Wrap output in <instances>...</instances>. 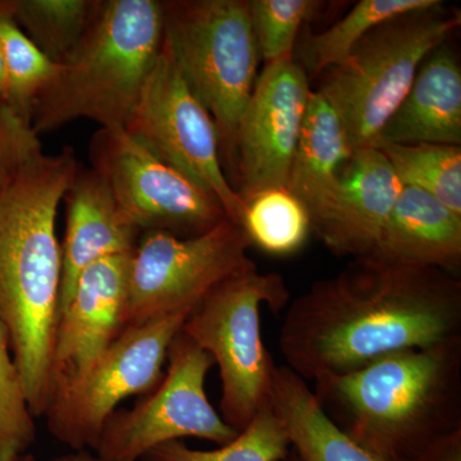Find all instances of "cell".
Listing matches in <instances>:
<instances>
[{
    "label": "cell",
    "instance_id": "cell-28",
    "mask_svg": "<svg viewBox=\"0 0 461 461\" xmlns=\"http://www.w3.org/2000/svg\"><path fill=\"white\" fill-rule=\"evenodd\" d=\"M35 438V418L12 357L7 330L0 320V461L26 454Z\"/></svg>",
    "mask_w": 461,
    "mask_h": 461
},
{
    "label": "cell",
    "instance_id": "cell-21",
    "mask_svg": "<svg viewBox=\"0 0 461 461\" xmlns=\"http://www.w3.org/2000/svg\"><path fill=\"white\" fill-rule=\"evenodd\" d=\"M441 0H362L326 32L305 36L300 47L303 69L317 76L348 57L375 27L411 12L436 7Z\"/></svg>",
    "mask_w": 461,
    "mask_h": 461
},
{
    "label": "cell",
    "instance_id": "cell-26",
    "mask_svg": "<svg viewBox=\"0 0 461 461\" xmlns=\"http://www.w3.org/2000/svg\"><path fill=\"white\" fill-rule=\"evenodd\" d=\"M0 50L7 99L30 120L33 103L53 80L59 65L45 56L17 25L11 14V2H0Z\"/></svg>",
    "mask_w": 461,
    "mask_h": 461
},
{
    "label": "cell",
    "instance_id": "cell-29",
    "mask_svg": "<svg viewBox=\"0 0 461 461\" xmlns=\"http://www.w3.org/2000/svg\"><path fill=\"white\" fill-rule=\"evenodd\" d=\"M41 154V142L32 121L0 96V196Z\"/></svg>",
    "mask_w": 461,
    "mask_h": 461
},
{
    "label": "cell",
    "instance_id": "cell-19",
    "mask_svg": "<svg viewBox=\"0 0 461 461\" xmlns=\"http://www.w3.org/2000/svg\"><path fill=\"white\" fill-rule=\"evenodd\" d=\"M353 153L338 112L320 91H313L287 182V189L311 215L312 226L330 205L342 167Z\"/></svg>",
    "mask_w": 461,
    "mask_h": 461
},
{
    "label": "cell",
    "instance_id": "cell-2",
    "mask_svg": "<svg viewBox=\"0 0 461 461\" xmlns=\"http://www.w3.org/2000/svg\"><path fill=\"white\" fill-rule=\"evenodd\" d=\"M80 169L75 151L33 159L0 196V320L33 418L50 399L62 253L58 208Z\"/></svg>",
    "mask_w": 461,
    "mask_h": 461
},
{
    "label": "cell",
    "instance_id": "cell-8",
    "mask_svg": "<svg viewBox=\"0 0 461 461\" xmlns=\"http://www.w3.org/2000/svg\"><path fill=\"white\" fill-rule=\"evenodd\" d=\"M191 312L126 327L80 377L54 391L44 412L50 435L72 450H94L121 402L159 384L169 345Z\"/></svg>",
    "mask_w": 461,
    "mask_h": 461
},
{
    "label": "cell",
    "instance_id": "cell-7",
    "mask_svg": "<svg viewBox=\"0 0 461 461\" xmlns=\"http://www.w3.org/2000/svg\"><path fill=\"white\" fill-rule=\"evenodd\" d=\"M290 302L281 275L251 264L212 290L182 324L181 333L220 369L221 417L238 432L268 402L277 366L264 345L260 309L278 314Z\"/></svg>",
    "mask_w": 461,
    "mask_h": 461
},
{
    "label": "cell",
    "instance_id": "cell-15",
    "mask_svg": "<svg viewBox=\"0 0 461 461\" xmlns=\"http://www.w3.org/2000/svg\"><path fill=\"white\" fill-rule=\"evenodd\" d=\"M387 158L375 147L354 151L338 189L312 232L338 257H372L402 191Z\"/></svg>",
    "mask_w": 461,
    "mask_h": 461
},
{
    "label": "cell",
    "instance_id": "cell-20",
    "mask_svg": "<svg viewBox=\"0 0 461 461\" xmlns=\"http://www.w3.org/2000/svg\"><path fill=\"white\" fill-rule=\"evenodd\" d=\"M268 403L300 461H388L339 429L321 408L308 382L286 366H276Z\"/></svg>",
    "mask_w": 461,
    "mask_h": 461
},
{
    "label": "cell",
    "instance_id": "cell-17",
    "mask_svg": "<svg viewBox=\"0 0 461 461\" xmlns=\"http://www.w3.org/2000/svg\"><path fill=\"white\" fill-rule=\"evenodd\" d=\"M378 142L460 147L461 68L446 42L424 60Z\"/></svg>",
    "mask_w": 461,
    "mask_h": 461
},
{
    "label": "cell",
    "instance_id": "cell-31",
    "mask_svg": "<svg viewBox=\"0 0 461 461\" xmlns=\"http://www.w3.org/2000/svg\"><path fill=\"white\" fill-rule=\"evenodd\" d=\"M53 461H111L103 459L98 455L90 454L89 451H75V453H69L62 455V456L57 457Z\"/></svg>",
    "mask_w": 461,
    "mask_h": 461
},
{
    "label": "cell",
    "instance_id": "cell-34",
    "mask_svg": "<svg viewBox=\"0 0 461 461\" xmlns=\"http://www.w3.org/2000/svg\"><path fill=\"white\" fill-rule=\"evenodd\" d=\"M284 461H300V460H299V457H297L296 455L293 453V455L288 454V456Z\"/></svg>",
    "mask_w": 461,
    "mask_h": 461
},
{
    "label": "cell",
    "instance_id": "cell-30",
    "mask_svg": "<svg viewBox=\"0 0 461 461\" xmlns=\"http://www.w3.org/2000/svg\"><path fill=\"white\" fill-rule=\"evenodd\" d=\"M411 461H461V429L439 437Z\"/></svg>",
    "mask_w": 461,
    "mask_h": 461
},
{
    "label": "cell",
    "instance_id": "cell-22",
    "mask_svg": "<svg viewBox=\"0 0 461 461\" xmlns=\"http://www.w3.org/2000/svg\"><path fill=\"white\" fill-rule=\"evenodd\" d=\"M103 0H17L11 14L18 26L57 65L65 62L98 16Z\"/></svg>",
    "mask_w": 461,
    "mask_h": 461
},
{
    "label": "cell",
    "instance_id": "cell-25",
    "mask_svg": "<svg viewBox=\"0 0 461 461\" xmlns=\"http://www.w3.org/2000/svg\"><path fill=\"white\" fill-rule=\"evenodd\" d=\"M290 439L280 418L269 403L240 430L229 444L214 450H195L182 441L167 442L144 455L142 461H284L290 454Z\"/></svg>",
    "mask_w": 461,
    "mask_h": 461
},
{
    "label": "cell",
    "instance_id": "cell-32",
    "mask_svg": "<svg viewBox=\"0 0 461 461\" xmlns=\"http://www.w3.org/2000/svg\"><path fill=\"white\" fill-rule=\"evenodd\" d=\"M0 96L7 99V78H5V62H3L2 50H0Z\"/></svg>",
    "mask_w": 461,
    "mask_h": 461
},
{
    "label": "cell",
    "instance_id": "cell-16",
    "mask_svg": "<svg viewBox=\"0 0 461 461\" xmlns=\"http://www.w3.org/2000/svg\"><path fill=\"white\" fill-rule=\"evenodd\" d=\"M63 200L67 227L60 245L59 315L71 302L85 269L104 258L132 253L142 235L124 217L107 182L93 168L78 169Z\"/></svg>",
    "mask_w": 461,
    "mask_h": 461
},
{
    "label": "cell",
    "instance_id": "cell-24",
    "mask_svg": "<svg viewBox=\"0 0 461 461\" xmlns=\"http://www.w3.org/2000/svg\"><path fill=\"white\" fill-rule=\"evenodd\" d=\"M402 186L429 194L461 215V149L453 145L378 142Z\"/></svg>",
    "mask_w": 461,
    "mask_h": 461
},
{
    "label": "cell",
    "instance_id": "cell-14",
    "mask_svg": "<svg viewBox=\"0 0 461 461\" xmlns=\"http://www.w3.org/2000/svg\"><path fill=\"white\" fill-rule=\"evenodd\" d=\"M131 254L104 258L91 264L78 278L71 302L58 321L50 396L80 377L126 329Z\"/></svg>",
    "mask_w": 461,
    "mask_h": 461
},
{
    "label": "cell",
    "instance_id": "cell-6",
    "mask_svg": "<svg viewBox=\"0 0 461 461\" xmlns=\"http://www.w3.org/2000/svg\"><path fill=\"white\" fill-rule=\"evenodd\" d=\"M165 41L191 91L213 118L222 166H230L240 118L260 54L247 0L162 2Z\"/></svg>",
    "mask_w": 461,
    "mask_h": 461
},
{
    "label": "cell",
    "instance_id": "cell-33",
    "mask_svg": "<svg viewBox=\"0 0 461 461\" xmlns=\"http://www.w3.org/2000/svg\"><path fill=\"white\" fill-rule=\"evenodd\" d=\"M9 461H36L35 456L33 455L26 453L20 455V456L14 457V459Z\"/></svg>",
    "mask_w": 461,
    "mask_h": 461
},
{
    "label": "cell",
    "instance_id": "cell-11",
    "mask_svg": "<svg viewBox=\"0 0 461 461\" xmlns=\"http://www.w3.org/2000/svg\"><path fill=\"white\" fill-rule=\"evenodd\" d=\"M167 372L153 391L132 409L115 411L96 442L98 456L138 461L157 446L186 437L218 446L229 444L238 430L209 402L205 379L214 366L211 355L178 333L167 351Z\"/></svg>",
    "mask_w": 461,
    "mask_h": 461
},
{
    "label": "cell",
    "instance_id": "cell-4",
    "mask_svg": "<svg viewBox=\"0 0 461 461\" xmlns=\"http://www.w3.org/2000/svg\"><path fill=\"white\" fill-rule=\"evenodd\" d=\"M163 38L159 0H103L83 41L33 103V130L41 135L77 120L124 127Z\"/></svg>",
    "mask_w": 461,
    "mask_h": 461
},
{
    "label": "cell",
    "instance_id": "cell-1",
    "mask_svg": "<svg viewBox=\"0 0 461 461\" xmlns=\"http://www.w3.org/2000/svg\"><path fill=\"white\" fill-rule=\"evenodd\" d=\"M456 339H461L456 276L364 257L288 303L278 348L288 369L315 382L397 351Z\"/></svg>",
    "mask_w": 461,
    "mask_h": 461
},
{
    "label": "cell",
    "instance_id": "cell-12",
    "mask_svg": "<svg viewBox=\"0 0 461 461\" xmlns=\"http://www.w3.org/2000/svg\"><path fill=\"white\" fill-rule=\"evenodd\" d=\"M123 129L213 194L230 222L240 226L245 205L223 171L217 127L185 81L165 38Z\"/></svg>",
    "mask_w": 461,
    "mask_h": 461
},
{
    "label": "cell",
    "instance_id": "cell-18",
    "mask_svg": "<svg viewBox=\"0 0 461 461\" xmlns=\"http://www.w3.org/2000/svg\"><path fill=\"white\" fill-rule=\"evenodd\" d=\"M372 257L456 276L461 266V215L429 194L403 186Z\"/></svg>",
    "mask_w": 461,
    "mask_h": 461
},
{
    "label": "cell",
    "instance_id": "cell-13",
    "mask_svg": "<svg viewBox=\"0 0 461 461\" xmlns=\"http://www.w3.org/2000/svg\"><path fill=\"white\" fill-rule=\"evenodd\" d=\"M313 90L294 57L266 65L240 118L232 171L242 203L260 191L287 187Z\"/></svg>",
    "mask_w": 461,
    "mask_h": 461
},
{
    "label": "cell",
    "instance_id": "cell-9",
    "mask_svg": "<svg viewBox=\"0 0 461 461\" xmlns=\"http://www.w3.org/2000/svg\"><path fill=\"white\" fill-rule=\"evenodd\" d=\"M249 248L244 230L230 220L194 238L142 233L130 260L124 324L193 311L218 285L254 264Z\"/></svg>",
    "mask_w": 461,
    "mask_h": 461
},
{
    "label": "cell",
    "instance_id": "cell-27",
    "mask_svg": "<svg viewBox=\"0 0 461 461\" xmlns=\"http://www.w3.org/2000/svg\"><path fill=\"white\" fill-rule=\"evenodd\" d=\"M251 25L260 59L266 65L293 57L297 35L306 21L320 14L317 0H251Z\"/></svg>",
    "mask_w": 461,
    "mask_h": 461
},
{
    "label": "cell",
    "instance_id": "cell-3",
    "mask_svg": "<svg viewBox=\"0 0 461 461\" xmlns=\"http://www.w3.org/2000/svg\"><path fill=\"white\" fill-rule=\"evenodd\" d=\"M313 384L327 417L388 461H411L461 429V339L397 351Z\"/></svg>",
    "mask_w": 461,
    "mask_h": 461
},
{
    "label": "cell",
    "instance_id": "cell-23",
    "mask_svg": "<svg viewBox=\"0 0 461 461\" xmlns=\"http://www.w3.org/2000/svg\"><path fill=\"white\" fill-rule=\"evenodd\" d=\"M240 226L251 247L275 257L302 250L312 233L311 215L287 187H271L244 202Z\"/></svg>",
    "mask_w": 461,
    "mask_h": 461
},
{
    "label": "cell",
    "instance_id": "cell-5",
    "mask_svg": "<svg viewBox=\"0 0 461 461\" xmlns=\"http://www.w3.org/2000/svg\"><path fill=\"white\" fill-rule=\"evenodd\" d=\"M445 3L386 21L364 36L318 90L333 108L353 151L375 147L424 60L460 26Z\"/></svg>",
    "mask_w": 461,
    "mask_h": 461
},
{
    "label": "cell",
    "instance_id": "cell-10",
    "mask_svg": "<svg viewBox=\"0 0 461 461\" xmlns=\"http://www.w3.org/2000/svg\"><path fill=\"white\" fill-rule=\"evenodd\" d=\"M90 162L107 182L124 217L142 233L159 230L194 238L229 220L213 194L158 157L123 127L94 133Z\"/></svg>",
    "mask_w": 461,
    "mask_h": 461
}]
</instances>
